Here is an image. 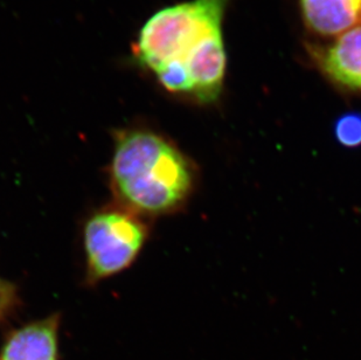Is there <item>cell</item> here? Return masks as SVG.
Wrapping results in <instances>:
<instances>
[{
    "instance_id": "cell-1",
    "label": "cell",
    "mask_w": 361,
    "mask_h": 360,
    "mask_svg": "<svg viewBox=\"0 0 361 360\" xmlns=\"http://www.w3.org/2000/svg\"><path fill=\"white\" fill-rule=\"evenodd\" d=\"M228 0H192L158 11L145 23L133 54L174 95L212 103L224 87L222 20Z\"/></svg>"
},
{
    "instance_id": "cell-2",
    "label": "cell",
    "mask_w": 361,
    "mask_h": 360,
    "mask_svg": "<svg viewBox=\"0 0 361 360\" xmlns=\"http://www.w3.org/2000/svg\"><path fill=\"white\" fill-rule=\"evenodd\" d=\"M110 177L124 208L136 215H163L178 211L191 197L195 169L161 135L131 129L117 135Z\"/></svg>"
},
{
    "instance_id": "cell-3",
    "label": "cell",
    "mask_w": 361,
    "mask_h": 360,
    "mask_svg": "<svg viewBox=\"0 0 361 360\" xmlns=\"http://www.w3.org/2000/svg\"><path fill=\"white\" fill-rule=\"evenodd\" d=\"M147 236L143 221L126 208H108L92 215L83 234L90 280L99 281L128 268L140 254Z\"/></svg>"
},
{
    "instance_id": "cell-4",
    "label": "cell",
    "mask_w": 361,
    "mask_h": 360,
    "mask_svg": "<svg viewBox=\"0 0 361 360\" xmlns=\"http://www.w3.org/2000/svg\"><path fill=\"white\" fill-rule=\"evenodd\" d=\"M319 67L336 83L361 92V26L316 52Z\"/></svg>"
},
{
    "instance_id": "cell-5",
    "label": "cell",
    "mask_w": 361,
    "mask_h": 360,
    "mask_svg": "<svg viewBox=\"0 0 361 360\" xmlns=\"http://www.w3.org/2000/svg\"><path fill=\"white\" fill-rule=\"evenodd\" d=\"M59 317L25 325L4 344L0 360H58Z\"/></svg>"
},
{
    "instance_id": "cell-6",
    "label": "cell",
    "mask_w": 361,
    "mask_h": 360,
    "mask_svg": "<svg viewBox=\"0 0 361 360\" xmlns=\"http://www.w3.org/2000/svg\"><path fill=\"white\" fill-rule=\"evenodd\" d=\"M307 28L324 37L361 26V0H300Z\"/></svg>"
},
{
    "instance_id": "cell-7",
    "label": "cell",
    "mask_w": 361,
    "mask_h": 360,
    "mask_svg": "<svg viewBox=\"0 0 361 360\" xmlns=\"http://www.w3.org/2000/svg\"><path fill=\"white\" fill-rule=\"evenodd\" d=\"M334 135L339 143L348 148L361 145V114L350 112L337 119Z\"/></svg>"
},
{
    "instance_id": "cell-8",
    "label": "cell",
    "mask_w": 361,
    "mask_h": 360,
    "mask_svg": "<svg viewBox=\"0 0 361 360\" xmlns=\"http://www.w3.org/2000/svg\"><path fill=\"white\" fill-rule=\"evenodd\" d=\"M17 303V289L0 277V318H3Z\"/></svg>"
}]
</instances>
